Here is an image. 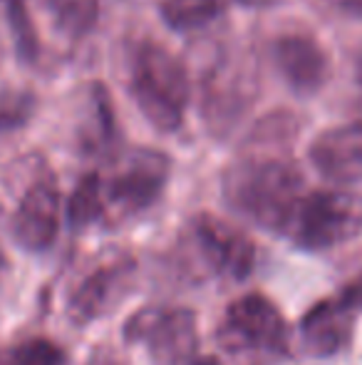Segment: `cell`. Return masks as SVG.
Returning <instances> with one entry per match:
<instances>
[{
	"instance_id": "cell-8",
	"label": "cell",
	"mask_w": 362,
	"mask_h": 365,
	"mask_svg": "<svg viewBox=\"0 0 362 365\" xmlns=\"http://www.w3.org/2000/svg\"><path fill=\"white\" fill-rule=\"evenodd\" d=\"M124 341L144 346L156 365H188L196 358V313L181 306H147L124 323Z\"/></svg>"
},
{
	"instance_id": "cell-2",
	"label": "cell",
	"mask_w": 362,
	"mask_h": 365,
	"mask_svg": "<svg viewBox=\"0 0 362 365\" xmlns=\"http://www.w3.org/2000/svg\"><path fill=\"white\" fill-rule=\"evenodd\" d=\"M129 92L147 122L171 135L181 127L191 97L186 65L156 40H142L129 58Z\"/></svg>"
},
{
	"instance_id": "cell-28",
	"label": "cell",
	"mask_w": 362,
	"mask_h": 365,
	"mask_svg": "<svg viewBox=\"0 0 362 365\" xmlns=\"http://www.w3.org/2000/svg\"><path fill=\"white\" fill-rule=\"evenodd\" d=\"M0 365H8V356H5V351H0Z\"/></svg>"
},
{
	"instance_id": "cell-19",
	"label": "cell",
	"mask_w": 362,
	"mask_h": 365,
	"mask_svg": "<svg viewBox=\"0 0 362 365\" xmlns=\"http://www.w3.org/2000/svg\"><path fill=\"white\" fill-rule=\"evenodd\" d=\"M0 3H3V13L5 20H8L18 58L23 63H35L40 58V35L28 3L25 0H0Z\"/></svg>"
},
{
	"instance_id": "cell-22",
	"label": "cell",
	"mask_w": 362,
	"mask_h": 365,
	"mask_svg": "<svg viewBox=\"0 0 362 365\" xmlns=\"http://www.w3.org/2000/svg\"><path fill=\"white\" fill-rule=\"evenodd\" d=\"M310 3L330 18L362 20V0H310Z\"/></svg>"
},
{
	"instance_id": "cell-9",
	"label": "cell",
	"mask_w": 362,
	"mask_h": 365,
	"mask_svg": "<svg viewBox=\"0 0 362 365\" xmlns=\"http://www.w3.org/2000/svg\"><path fill=\"white\" fill-rule=\"evenodd\" d=\"M137 276V261L124 251H110L90 266L68 296V316L75 326H90L107 316L127 293Z\"/></svg>"
},
{
	"instance_id": "cell-25",
	"label": "cell",
	"mask_w": 362,
	"mask_h": 365,
	"mask_svg": "<svg viewBox=\"0 0 362 365\" xmlns=\"http://www.w3.org/2000/svg\"><path fill=\"white\" fill-rule=\"evenodd\" d=\"M188 365H221V363H218L216 358H193Z\"/></svg>"
},
{
	"instance_id": "cell-10",
	"label": "cell",
	"mask_w": 362,
	"mask_h": 365,
	"mask_svg": "<svg viewBox=\"0 0 362 365\" xmlns=\"http://www.w3.org/2000/svg\"><path fill=\"white\" fill-rule=\"evenodd\" d=\"M271 60L295 95L313 97L333 77V58L315 33L305 28L283 30L271 43Z\"/></svg>"
},
{
	"instance_id": "cell-17",
	"label": "cell",
	"mask_w": 362,
	"mask_h": 365,
	"mask_svg": "<svg viewBox=\"0 0 362 365\" xmlns=\"http://www.w3.org/2000/svg\"><path fill=\"white\" fill-rule=\"evenodd\" d=\"M221 13V0H159V15L176 33H191Z\"/></svg>"
},
{
	"instance_id": "cell-6",
	"label": "cell",
	"mask_w": 362,
	"mask_h": 365,
	"mask_svg": "<svg viewBox=\"0 0 362 365\" xmlns=\"http://www.w3.org/2000/svg\"><path fill=\"white\" fill-rule=\"evenodd\" d=\"M261 80L248 53H223L201 80V115L213 137H228L258 100Z\"/></svg>"
},
{
	"instance_id": "cell-12",
	"label": "cell",
	"mask_w": 362,
	"mask_h": 365,
	"mask_svg": "<svg viewBox=\"0 0 362 365\" xmlns=\"http://www.w3.org/2000/svg\"><path fill=\"white\" fill-rule=\"evenodd\" d=\"M63 197L50 177L35 179L23 192L13 214V236L25 251H48L60 234Z\"/></svg>"
},
{
	"instance_id": "cell-27",
	"label": "cell",
	"mask_w": 362,
	"mask_h": 365,
	"mask_svg": "<svg viewBox=\"0 0 362 365\" xmlns=\"http://www.w3.org/2000/svg\"><path fill=\"white\" fill-rule=\"evenodd\" d=\"M87 365H117V363L110 361V358H95V361H90Z\"/></svg>"
},
{
	"instance_id": "cell-4",
	"label": "cell",
	"mask_w": 362,
	"mask_h": 365,
	"mask_svg": "<svg viewBox=\"0 0 362 365\" xmlns=\"http://www.w3.org/2000/svg\"><path fill=\"white\" fill-rule=\"evenodd\" d=\"M179 244L183 266L196 279L243 281L256 264V246L246 231L211 212L188 219Z\"/></svg>"
},
{
	"instance_id": "cell-7",
	"label": "cell",
	"mask_w": 362,
	"mask_h": 365,
	"mask_svg": "<svg viewBox=\"0 0 362 365\" xmlns=\"http://www.w3.org/2000/svg\"><path fill=\"white\" fill-rule=\"evenodd\" d=\"M171 159L159 149L137 147L124 152L102 179L105 221H122L147 212L159 202L169 184Z\"/></svg>"
},
{
	"instance_id": "cell-14",
	"label": "cell",
	"mask_w": 362,
	"mask_h": 365,
	"mask_svg": "<svg viewBox=\"0 0 362 365\" xmlns=\"http://www.w3.org/2000/svg\"><path fill=\"white\" fill-rule=\"evenodd\" d=\"M80 145L87 154H105L117 142V112L110 90L102 82H90L82 95V117L78 127Z\"/></svg>"
},
{
	"instance_id": "cell-11",
	"label": "cell",
	"mask_w": 362,
	"mask_h": 365,
	"mask_svg": "<svg viewBox=\"0 0 362 365\" xmlns=\"http://www.w3.org/2000/svg\"><path fill=\"white\" fill-rule=\"evenodd\" d=\"M355 326H358V308L343 293L323 298L300 318V348L310 358H333L350 348Z\"/></svg>"
},
{
	"instance_id": "cell-24",
	"label": "cell",
	"mask_w": 362,
	"mask_h": 365,
	"mask_svg": "<svg viewBox=\"0 0 362 365\" xmlns=\"http://www.w3.org/2000/svg\"><path fill=\"white\" fill-rule=\"evenodd\" d=\"M355 80L362 85V48H360V55H358V60H355Z\"/></svg>"
},
{
	"instance_id": "cell-21",
	"label": "cell",
	"mask_w": 362,
	"mask_h": 365,
	"mask_svg": "<svg viewBox=\"0 0 362 365\" xmlns=\"http://www.w3.org/2000/svg\"><path fill=\"white\" fill-rule=\"evenodd\" d=\"M38 110V97L30 90H0V132L25 127Z\"/></svg>"
},
{
	"instance_id": "cell-26",
	"label": "cell",
	"mask_w": 362,
	"mask_h": 365,
	"mask_svg": "<svg viewBox=\"0 0 362 365\" xmlns=\"http://www.w3.org/2000/svg\"><path fill=\"white\" fill-rule=\"evenodd\" d=\"M236 3H243V5H271L275 0H236Z\"/></svg>"
},
{
	"instance_id": "cell-18",
	"label": "cell",
	"mask_w": 362,
	"mask_h": 365,
	"mask_svg": "<svg viewBox=\"0 0 362 365\" xmlns=\"http://www.w3.org/2000/svg\"><path fill=\"white\" fill-rule=\"evenodd\" d=\"M53 23L65 38H85L100 20V0H48Z\"/></svg>"
},
{
	"instance_id": "cell-20",
	"label": "cell",
	"mask_w": 362,
	"mask_h": 365,
	"mask_svg": "<svg viewBox=\"0 0 362 365\" xmlns=\"http://www.w3.org/2000/svg\"><path fill=\"white\" fill-rule=\"evenodd\" d=\"M8 365H65L68 353L50 338H28L5 351Z\"/></svg>"
},
{
	"instance_id": "cell-3",
	"label": "cell",
	"mask_w": 362,
	"mask_h": 365,
	"mask_svg": "<svg viewBox=\"0 0 362 365\" xmlns=\"http://www.w3.org/2000/svg\"><path fill=\"white\" fill-rule=\"evenodd\" d=\"M216 343L228 365H275L288 356V323L268 296L246 293L223 311Z\"/></svg>"
},
{
	"instance_id": "cell-23",
	"label": "cell",
	"mask_w": 362,
	"mask_h": 365,
	"mask_svg": "<svg viewBox=\"0 0 362 365\" xmlns=\"http://www.w3.org/2000/svg\"><path fill=\"white\" fill-rule=\"evenodd\" d=\"M340 293H343V296L348 298V301L353 303V306L358 308V311H362V271Z\"/></svg>"
},
{
	"instance_id": "cell-5",
	"label": "cell",
	"mask_w": 362,
	"mask_h": 365,
	"mask_svg": "<svg viewBox=\"0 0 362 365\" xmlns=\"http://www.w3.org/2000/svg\"><path fill=\"white\" fill-rule=\"evenodd\" d=\"M362 234V197L348 189H315L295 204L283 236L303 251H330Z\"/></svg>"
},
{
	"instance_id": "cell-13",
	"label": "cell",
	"mask_w": 362,
	"mask_h": 365,
	"mask_svg": "<svg viewBox=\"0 0 362 365\" xmlns=\"http://www.w3.org/2000/svg\"><path fill=\"white\" fill-rule=\"evenodd\" d=\"M310 164L335 184L362 182V120L320 132L308 147Z\"/></svg>"
},
{
	"instance_id": "cell-16",
	"label": "cell",
	"mask_w": 362,
	"mask_h": 365,
	"mask_svg": "<svg viewBox=\"0 0 362 365\" xmlns=\"http://www.w3.org/2000/svg\"><path fill=\"white\" fill-rule=\"evenodd\" d=\"M68 221L73 229L105 221V194H102V177L97 172L85 174L68 199Z\"/></svg>"
},
{
	"instance_id": "cell-15",
	"label": "cell",
	"mask_w": 362,
	"mask_h": 365,
	"mask_svg": "<svg viewBox=\"0 0 362 365\" xmlns=\"http://www.w3.org/2000/svg\"><path fill=\"white\" fill-rule=\"evenodd\" d=\"M300 117L290 110H273L256 122L243 137V145L238 152L256 154H290V147L300 135Z\"/></svg>"
},
{
	"instance_id": "cell-1",
	"label": "cell",
	"mask_w": 362,
	"mask_h": 365,
	"mask_svg": "<svg viewBox=\"0 0 362 365\" xmlns=\"http://www.w3.org/2000/svg\"><path fill=\"white\" fill-rule=\"evenodd\" d=\"M305 194V177L290 154L238 152L223 172V199L236 214L283 236L295 204Z\"/></svg>"
},
{
	"instance_id": "cell-29",
	"label": "cell",
	"mask_w": 362,
	"mask_h": 365,
	"mask_svg": "<svg viewBox=\"0 0 362 365\" xmlns=\"http://www.w3.org/2000/svg\"><path fill=\"white\" fill-rule=\"evenodd\" d=\"M0 266H3V254H0Z\"/></svg>"
}]
</instances>
